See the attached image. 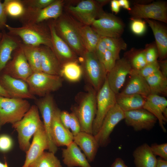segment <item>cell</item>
Here are the masks:
<instances>
[{"label":"cell","instance_id":"6da1fadb","mask_svg":"<svg viewBox=\"0 0 167 167\" xmlns=\"http://www.w3.org/2000/svg\"><path fill=\"white\" fill-rule=\"evenodd\" d=\"M6 28L9 34L19 38L27 45L48 46L51 49V34L48 24H38L22 25L15 27L6 24Z\"/></svg>","mask_w":167,"mask_h":167},{"label":"cell","instance_id":"7a4b0ae2","mask_svg":"<svg viewBox=\"0 0 167 167\" xmlns=\"http://www.w3.org/2000/svg\"><path fill=\"white\" fill-rule=\"evenodd\" d=\"M56 32L77 55L82 57L86 51L79 33L78 22L62 14L53 20Z\"/></svg>","mask_w":167,"mask_h":167},{"label":"cell","instance_id":"3957f363","mask_svg":"<svg viewBox=\"0 0 167 167\" xmlns=\"http://www.w3.org/2000/svg\"><path fill=\"white\" fill-rule=\"evenodd\" d=\"M43 123L37 106L33 105L20 120L12 124L18 133L19 147L22 151L26 152L28 150L31 138Z\"/></svg>","mask_w":167,"mask_h":167},{"label":"cell","instance_id":"277c9868","mask_svg":"<svg viewBox=\"0 0 167 167\" xmlns=\"http://www.w3.org/2000/svg\"><path fill=\"white\" fill-rule=\"evenodd\" d=\"M31 106L26 99L0 96V129L6 124L20 120Z\"/></svg>","mask_w":167,"mask_h":167},{"label":"cell","instance_id":"5b68a950","mask_svg":"<svg viewBox=\"0 0 167 167\" xmlns=\"http://www.w3.org/2000/svg\"><path fill=\"white\" fill-rule=\"evenodd\" d=\"M25 81L32 94L42 97L58 90L63 79L59 75L40 71L33 72Z\"/></svg>","mask_w":167,"mask_h":167},{"label":"cell","instance_id":"8992f818","mask_svg":"<svg viewBox=\"0 0 167 167\" xmlns=\"http://www.w3.org/2000/svg\"><path fill=\"white\" fill-rule=\"evenodd\" d=\"M82 57L83 72L93 88L97 92L104 84L107 72L95 52L86 51Z\"/></svg>","mask_w":167,"mask_h":167},{"label":"cell","instance_id":"52a82bcc","mask_svg":"<svg viewBox=\"0 0 167 167\" xmlns=\"http://www.w3.org/2000/svg\"><path fill=\"white\" fill-rule=\"evenodd\" d=\"M96 92L93 88L89 90L73 111L79 122L81 131L92 134L96 110Z\"/></svg>","mask_w":167,"mask_h":167},{"label":"cell","instance_id":"ba28073f","mask_svg":"<svg viewBox=\"0 0 167 167\" xmlns=\"http://www.w3.org/2000/svg\"><path fill=\"white\" fill-rule=\"evenodd\" d=\"M96 110L92 127V135L99 131L109 111L116 104V94L110 89L106 79L96 96Z\"/></svg>","mask_w":167,"mask_h":167},{"label":"cell","instance_id":"9c48e42d","mask_svg":"<svg viewBox=\"0 0 167 167\" xmlns=\"http://www.w3.org/2000/svg\"><path fill=\"white\" fill-rule=\"evenodd\" d=\"M64 1L54 0L46 7L41 9L26 7L25 12L19 19L22 25L38 24L51 19H55L62 14Z\"/></svg>","mask_w":167,"mask_h":167},{"label":"cell","instance_id":"30bf717a","mask_svg":"<svg viewBox=\"0 0 167 167\" xmlns=\"http://www.w3.org/2000/svg\"><path fill=\"white\" fill-rule=\"evenodd\" d=\"M92 22L91 28L101 36L120 38L124 25L120 19L113 15L104 12Z\"/></svg>","mask_w":167,"mask_h":167},{"label":"cell","instance_id":"8fae6325","mask_svg":"<svg viewBox=\"0 0 167 167\" xmlns=\"http://www.w3.org/2000/svg\"><path fill=\"white\" fill-rule=\"evenodd\" d=\"M167 11L165 2L157 1L148 4L135 3L129 12L132 19H152L166 23Z\"/></svg>","mask_w":167,"mask_h":167},{"label":"cell","instance_id":"7c38bea8","mask_svg":"<svg viewBox=\"0 0 167 167\" xmlns=\"http://www.w3.org/2000/svg\"><path fill=\"white\" fill-rule=\"evenodd\" d=\"M124 118V112L116 103L108 112L99 131L94 136L100 147H106L109 143L111 133L116 126Z\"/></svg>","mask_w":167,"mask_h":167},{"label":"cell","instance_id":"4fadbf2b","mask_svg":"<svg viewBox=\"0 0 167 167\" xmlns=\"http://www.w3.org/2000/svg\"><path fill=\"white\" fill-rule=\"evenodd\" d=\"M36 105L40 111L43 119V124L48 137L49 152L55 154L58 150V147L53 140L51 135V125L54 113L56 106L53 96L47 94L36 99Z\"/></svg>","mask_w":167,"mask_h":167},{"label":"cell","instance_id":"5bb4252c","mask_svg":"<svg viewBox=\"0 0 167 167\" xmlns=\"http://www.w3.org/2000/svg\"><path fill=\"white\" fill-rule=\"evenodd\" d=\"M33 73L22 49L19 46L13 52L11 59L1 74L25 81Z\"/></svg>","mask_w":167,"mask_h":167},{"label":"cell","instance_id":"9a60e30c","mask_svg":"<svg viewBox=\"0 0 167 167\" xmlns=\"http://www.w3.org/2000/svg\"><path fill=\"white\" fill-rule=\"evenodd\" d=\"M101 7L97 1L85 0L80 2L75 6H69L67 10L80 23L90 26L96 18L104 12Z\"/></svg>","mask_w":167,"mask_h":167},{"label":"cell","instance_id":"2e32d148","mask_svg":"<svg viewBox=\"0 0 167 167\" xmlns=\"http://www.w3.org/2000/svg\"><path fill=\"white\" fill-rule=\"evenodd\" d=\"M124 114L125 123L135 131L150 130L157 121L154 116L143 108L125 112Z\"/></svg>","mask_w":167,"mask_h":167},{"label":"cell","instance_id":"e0dca14e","mask_svg":"<svg viewBox=\"0 0 167 167\" xmlns=\"http://www.w3.org/2000/svg\"><path fill=\"white\" fill-rule=\"evenodd\" d=\"M132 69L128 58H122L116 61L113 67L108 73L106 79L108 85L116 94L119 93Z\"/></svg>","mask_w":167,"mask_h":167},{"label":"cell","instance_id":"ac0fdd59","mask_svg":"<svg viewBox=\"0 0 167 167\" xmlns=\"http://www.w3.org/2000/svg\"><path fill=\"white\" fill-rule=\"evenodd\" d=\"M0 85L11 98L36 100L35 96L30 92L26 81L7 75H0Z\"/></svg>","mask_w":167,"mask_h":167},{"label":"cell","instance_id":"d6986e66","mask_svg":"<svg viewBox=\"0 0 167 167\" xmlns=\"http://www.w3.org/2000/svg\"><path fill=\"white\" fill-rule=\"evenodd\" d=\"M51 36V49L61 66L67 62L77 61V55L68 45L57 34L53 21L48 24Z\"/></svg>","mask_w":167,"mask_h":167},{"label":"cell","instance_id":"ffe728a7","mask_svg":"<svg viewBox=\"0 0 167 167\" xmlns=\"http://www.w3.org/2000/svg\"><path fill=\"white\" fill-rule=\"evenodd\" d=\"M33 136L32 143L26 152L25 160L22 167H28L44 150L49 149L48 137L43 123L39 126Z\"/></svg>","mask_w":167,"mask_h":167},{"label":"cell","instance_id":"44dd1931","mask_svg":"<svg viewBox=\"0 0 167 167\" xmlns=\"http://www.w3.org/2000/svg\"><path fill=\"white\" fill-rule=\"evenodd\" d=\"M143 108L147 110L157 118L163 132L166 131L164 125L167 122V100L163 96L150 94L145 98Z\"/></svg>","mask_w":167,"mask_h":167},{"label":"cell","instance_id":"7402d4cb","mask_svg":"<svg viewBox=\"0 0 167 167\" xmlns=\"http://www.w3.org/2000/svg\"><path fill=\"white\" fill-rule=\"evenodd\" d=\"M60 112L57 107L54 113L51 128L52 139L57 147L66 146L73 141V136L71 132L65 127L61 121Z\"/></svg>","mask_w":167,"mask_h":167},{"label":"cell","instance_id":"603a6c76","mask_svg":"<svg viewBox=\"0 0 167 167\" xmlns=\"http://www.w3.org/2000/svg\"><path fill=\"white\" fill-rule=\"evenodd\" d=\"M0 38V75L8 62L11 59L13 52L22 42L18 37L2 31Z\"/></svg>","mask_w":167,"mask_h":167},{"label":"cell","instance_id":"cb8c5ba5","mask_svg":"<svg viewBox=\"0 0 167 167\" xmlns=\"http://www.w3.org/2000/svg\"><path fill=\"white\" fill-rule=\"evenodd\" d=\"M62 149V157L64 164L68 167H92L86 156L78 146L73 141Z\"/></svg>","mask_w":167,"mask_h":167},{"label":"cell","instance_id":"d4e9b609","mask_svg":"<svg viewBox=\"0 0 167 167\" xmlns=\"http://www.w3.org/2000/svg\"><path fill=\"white\" fill-rule=\"evenodd\" d=\"M73 141L83 151L88 161H94L100 147L94 135L81 131L73 136Z\"/></svg>","mask_w":167,"mask_h":167},{"label":"cell","instance_id":"484cf974","mask_svg":"<svg viewBox=\"0 0 167 167\" xmlns=\"http://www.w3.org/2000/svg\"><path fill=\"white\" fill-rule=\"evenodd\" d=\"M145 20L153 32L158 57L161 61L164 60L167 54V32L166 28L162 25L154 20Z\"/></svg>","mask_w":167,"mask_h":167},{"label":"cell","instance_id":"4316f807","mask_svg":"<svg viewBox=\"0 0 167 167\" xmlns=\"http://www.w3.org/2000/svg\"><path fill=\"white\" fill-rule=\"evenodd\" d=\"M41 71L49 74L59 75L61 65L55 54L49 47L41 45Z\"/></svg>","mask_w":167,"mask_h":167},{"label":"cell","instance_id":"83f0119b","mask_svg":"<svg viewBox=\"0 0 167 167\" xmlns=\"http://www.w3.org/2000/svg\"><path fill=\"white\" fill-rule=\"evenodd\" d=\"M131 77L126 87L121 93L124 94H137L144 98L151 94L149 85L145 78L131 72Z\"/></svg>","mask_w":167,"mask_h":167},{"label":"cell","instance_id":"f1b7e54d","mask_svg":"<svg viewBox=\"0 0 167 167\" xmlns=\"http://www.w3.org/2000/svg\"><path fill=\"white\" fill-rule=\"evenodd\" d=\"M136 167H156L157 159L150 146L144 143L136 148L133 153Z\"/></svg>","mask_w":167,"mask_h":167},{"label":"cell","instance_id":"f546056e","mask_svg":"<svg viewBox=\"0 0 167 167\" xmlns=\"http://www.w3.org/2000/svg\"><path fill=\"white\" fill-rule=\"evenodd\" d=\"M145 98L137 94H116V103L124 112L143 108Z\"/></svg>","mask_w":167,"mask_h":167},{"label":"cell","instance_id":"4dcf8cb0","mask_svg":"<svg viewBox=\"0 0 167 167\" xmlns=\"http://www.w3.org/2000/svg\"><path fill=\"white\" fill-rule=\"evenodd\" d=\"M78 26L86 51L95 52L101 36L90 25H84L78 22Z\"/></svg>","mask_w":167,"mask_h":167},{"label":"cell","instance_id":"1f68e13d","mask_svg":"<svg viewBox=\"0 0 167 167\" xmlns=\"http://www.w3.org/2000/svg\"><path fill=\"white\" fill-rule=\"evenodd\" d=\"M33 72L41 71V46L26 45L22 42L20 45Z\"/></svg>","mask_w":167,"mask_h":167},{"label":"cell","instance_id":"d6a6232c","mask_svg":"<svg viewBox=\"0 0 167 167\" xmlns=\"http://www.w3.org/2000/svg\"><path fill=\"white\" fill-rule=\"evenodd\" d=\"M149 85L151 94L167 95V78L160 70L145 78Z\"/></svg>","mask_w":167,"mask_h":167},{"label":"cell","instance_id":"836d02e7","mask_svg":"<svg viewBox=\"0 0 167 167\" xmlns=\"http://www.w3.org/2000/svg\"><path fill=\"white\" fill-rule=\"evenodd\" d=\"M83 71L77 61L67 62L61 66L60 76L72 82L79 81L81 79Z\"/></svg>","mask_w":167,"mask_h":167},{"label":"cell","instance_id":"e575fe53","mask_svg":"<svg viewBox=\"0 0 167 167\" xmlns=\"http://www.w3.org/2000/svg\"><path fill=\"white\" fill-rule=\"evenodd\" d=\"M28 167H62L60 161L51 152H44Z\"/></svg>","mask_w":167,"mask_h":167},{"label":"cell","instance_id":"d590c367","mask_svg":"<svg viewBox=\"0 0 167 167\" xmlns=\"http://www.w3.org/2000/svg\"><path fill=\"white\" fill-rule=\"evenodd\" d=\"M3 4L7 16L19 19L25 12L26 7L22 0H5Z\"/></svg>","mask_w":167,"mask_h":167},{"label":"cell","instance_id":"8d00e7d4","mask_svg":"<svg viewBox=\"0 0 167 167\" xmlns=\"http://www.w3.org/2000/svg\"><path fill=\"white\" fill-rule=\"evenodd\" d=\"M107 49L110 51L117 60L120 58V51L126 49L127 45L124 40L120 38L103 37Z\"/></svg>","mask_w":167,"mask_h":167},{"label":"cell","instance_id":"74e56055","mask_svg":"<svg viewBox=\"0 0 167 167\" xmlns=\"http://www.w3.org/2000/svg\"><path fill=\"white\" fill-rule=\"evenodd\" d=\"M159 70V62L157 61L152 63L147 64L139 70H135L132 69L131 72L138 74L145 78Z\"/></svg>","mask_w":167,"mask_h":167},{"label":"cell","instance_id":"f35d334b","mask_svg":"<svg viewBox=\"0 0 167 167\" xmlns=\"http://www.w3.org/2000/svg\"><path fill=\"white\" fill-rule=\"evenodd\" d=\"M128 59L132 69L135 70H139L147 64L145 58L144 49L137 52L131 58Z\"/></svg>","mask_w":167,"mask_h":167},{"label":"cell","instance_id":"ab89813d","mask_svg":"<svg viewBox=\"0 0 167 167\" xmlns=\"http://www.w3.org/2000/svg\"><path fill=\"white\" fill-rule=\"evenodd\" d=\"M131 19L130 27L131 31L137 35H143L146 29L145 22L139 19Z\"/></svg>","mask_w":167,"mask_h":167},{"label":"cell","instance_id":"60d3db41","mask_svg":"<svg viewBox=\"0 0 167 167\" xmlns=\"http://www.w3.org/2000/svg\"><path fill=\"white\" fill-rule=\"evenodd\" d=\"M54 0H22L26 7L36 9L45 8L54 1Z\"/></svg>","mask_w":167,"mask_h":167},{"label":"cell","instance_id":"b9f144b4","mask_svg":"<svg viewBox=\"0 0 167 167\" xmlns=\"http://www.w3.org/2000/svg\"><path fill=\"white\" fill-rule=\"evenodd\" d=\"M144 51L147 64L157 61L158 55L156 45L154 44L149 45L144 49Z\"/></svg>","mask_w":167,"mask_h":167},{"label":"cell","instance_id":"7bdbcfd3","mask_svg":"<svg viewBox=\"0 0 167 167\" xmlns=\"http://www.w3.org/2000/svg\"><path fill=\"white\" fill-rule=\"evenodd\" d=\"M155 155L158 156L164 160H167V143L161 144H153L150 146Z\"/></svg>","mask_w":167,"mask_h":167},{"label":"cell","instance_id":"ee69618b","mask_svg":"<svg viewBox=\"0 0 167 167\" xmlns=\"http://www.w3.org/2000/svg\"><path fill=\"white\" fill-rule=\"evenodd\" d=\"M116 61L112 53L107 49L104 54L102 63L107 73L113 67Z\"/></svg>","mask_w":167,"mask_h":167},{"label":"cell","instance_id":"f6af8a7d","mask_svg":"<svg viewBox=\"0 0 167 167\" xmlns=\"http://www.w3.org/2000/svg\"><path fill=\"white\" fill-rule=\"evenodd\" d=\"M13 145L11 138L6 135H0V151L6 152L10 150Z\"/></svg>","mask_w":167,"mask_h":167},{"label":"cell","instance_id":"bcb514c9","mask_svg":"<svg viewBox=\"0 0 167 167\" xmlns=\"http://www.w3.org/2000/svg\"><path fill=\"white\" fill-rule=\"evenodd\" d=\"M71 120L70 129L73 136H74L81 131V126L78 119L75 113L73 112L70 113Z\"/></svg>","mask_w":167,"mask_h":167},{"label":"cell","instance_id":"7dc6e473","mask_svg":"<svg viewBox=\"0 0 167 167\" xmlns=\"http://www.w3.org/2000/svg\"><path fill=\"white\" fill-rule=\"evenodd\" d=\"M106 50V44L104 37L101 36L97 45L95 53L101 62L104 54Z\"/></svg>","mask_w":167,"mask_h":167},{"label":"cell","instance_id":"c3c4849f","mask_svg":"<svg viewBox=\"0 0 167 167\" xmlns=\"http://www.w3.org/2000/svg\"><path fill=\"white\" fill-rule=\"evenodd\" d=\"M7 16L5 13L3 2L0 0V30L2 31L6 28Z\"/></svg>","mask_w":167,"mask_h":167},{"label":"cell","instance_id":"681fc988","mask_svg":"<svg viewBox=\"0 0 167 167\" xmlns=\"http://www.w3.org/2000/svg\"><path fill=\"white\" fill-rule=\"evenodd\" d=\"M60 116L61 121L63 126L67 129L70 130V113L66 111H61Z\"/></svg>","mask_w":167,"mask_h":167},{"label":"cell","instance_id":"f907efd6","mask_svg":"<svg viewBox=\"0 0 167 167\" xmlns=\"http://www.w3.org/2000/svg\"><path fill=\"white\" fill-rule=\"evenodd\" d=\"M160 67V70L162 75L167 78V61L163 60L158 62Z\"/></svg>","mask_w":167,"mask_h":167},{"label":"cell","instance_id":"816d5d0a","mask_svg":"<svg viewBox=\"0 0 167 167\" xmlns=\"http://www.w3.org/2000/svg\"><path fill=\"white\" fill-rule=\"evenodd\" d=\"M111 167H128L124 161L121 158H116L112 163Z\"/></svg>","mask_w":167,"mask_h":167},{"label":"cell","instance_id":"f5cc1de1","mask_svg":"<svg viewBox=\"0 0 167 167\" xmlns=\"http://www.w3.org/2000/svg\"><path fill=\"white\" fill-rule=\"evenodd\" d=\"M111 7L112 11L116 14L118 13L120 11V7L118 0H112L111 1Z\"/></svg>","mask_w":167,"mask_h":167},{"label":"cell","instance_id":"db71d44e","mask_svg":"<svg viewBox=\"0 0 167 167\" xmlns=\"http://www.w3.org/2000/svg\"><path fill=\"white\" fill-rule=\"evenodd\" d=\"M120 7H122L124 8L129 11L131 8L130 7L129 2L127 0H118Z\"/></svg>","mask_w":167,"mask_h":167},{"label":"cell","instance_id":"11a10c76","mask_svg":"<svg viewBox=\"0 0 167 167\" xmlns=\"http://www.w3.org/2000/svg\"><path fill=\"white\" fill-rule=\"evenodd\" d=\"M156 167H167V160L157 159Z\"/></svg>","mask_w":167,"mask_h":167},{"label":"cell","instance_id":"9f6ffc18","mask_svg":"<svg viewBox=\"0 0 167 167\" xmlns=\"http://www.w3.org/2000/svg\"><path fill=\"white\" fill-rule=\"evenodd\" d=\"M0 96L5 97L11 98L9 95L0 85Z\"/></svg>","mask_w":167,"mask_h":167},{"label":"cell","instance_id":"6f0895ef","mask_svg":"<svg viewBox=\"0 0 167 167\" xmlns=\"http://www.w3.org/2000/svg\"><path fill=\"white\" fill-rule=\"evenodd\" d=\"M0 167H8L6 162L4 163H3L0 162Z\"/></svg>","mask_w":167,"mask_h":167},{"label":"cell","instance_id":"680465c9","mask_svg":"<svg viewBox=\"0 0 167 167\" xmlns=\"http://www.w3.org/2000/svg\"><path fill=\"white\" fill-rule=\"evenodd\" d=\"M2 32H0V38H1L2 36Z\"/></svg>","mask_w":167,"mask_h":167}]
</instances>
